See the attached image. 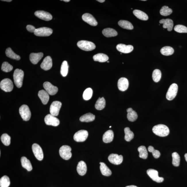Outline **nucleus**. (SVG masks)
<instances>
[{
  "instance_id": "aec40b11",
  "label": "nucleus",
  "mask_w": 187,
  "mask_h": 187,
  "mask_svg": "<svg viewBox=\"0 0 187 187\" xmlns=\"http://www.w3.org/2000/svg\"><path fill=\"white\" fill-rule=\"evenodd\" d=\"M53 66V62L51 57L47 56L45 57L42 62L40 67L42 69L45 70H50Z\"/></svg>"
},
{
  "instance_id": "7ed1b4c3",
  "label": "nucleus",
  "mask_w": 187,
  "mask_h": 187,
  "mask_svg": "<svg viewBox=\"0 0 187 187\" xmlns=\"http://www.w3.org/2000/svg\"><path fill=\"white\" fill-rule=\"evenodd\" d=\"M77 46L79 48L85 51H90L95 49L96 46L92 42L81 40L77 43Z\"/></svg>"
},
{
  "instance_id": "f704fd0d",
  "label": "nucleus",
  "mask_w": 187,
  "mask_h": 187,
  "mask_svg": "<svg viewBox=\"0 0 187 187\" xmlns=\"http://www.w3.org/2000/svg\"><path fill=\"white\" fill-rule=\"evenodd\" d=\"M5 53L6 56L10 58L18 60H20L21 59L20 56L15 53L11 48L7 49Z\"/></svg>"
},
{
  "instance_id": "9d476101",
  "label": "nucleus",
  "mask_w": 187,
  "mask_h": 187,
  "mask_svg": "<svg viewBox=\"0 0 187 187\" xmlns=\"http://www.w3.org/2000/svg\"><path fill=\"white\" fill-rule=\"evenodd\" d=\"M32 149L36 159L42 161L43 158V153L41 146L38 144H34L32 146Z\"/></svg>"
},
{
  "instance_id": "49530a36",
  "label": "nucleus",
  "mask_w": 187,
  "mask_h": 187,
  "mask_svg": "<svg viewBox=\"0 0 187 187\" xmlns=\"http://www.w3.org/2000/svg\"><path fill=\"white\" fill-rule=\"evenodd\" d=\"M1 70L5 72H11L13 69V67L8 62H4L2 64Z\"/></svg>"
},
{
  "instance_id": "79ce46f5",
  "label": "nucleus",
  "mask_w": 187,
  "mask_h": 187,
  "mask_svg": "<svg viewBox=\"0 0 187 187\" xmlns=\"http://www.w3.org/2000/svg\"><path fill=\"white\" fill-rule=\"evenodd\" d=\"M161 71L158 69L155 70L153 72L152 78L154 82H159L161 80Z\"/></svg>"
},
{
  "instance_id": "412c9836",
  "label": "nucleus",
  "mask_w": 187,
  "mask_h": 187,
  "mask_svg": "<svg viewBox=\"0 0 187 187\" xmlns=\"http://www.w3.org/2000/svg\"><path fill=\"white\" fill-rule=\"evenodd\" d=\"M77 172L80 176H83L86 173L87 167L85 162L81 161L78 163L77 167Z\"/></svg>"
},
{
  "instance_id": "0eeeda50",
  "label": "nucleus",
  "mask_w": 187,
  "mask_h": 187,
  "mask_svg": "<svg viewBox=\"0 0 187 187\" xmlns=\"http://www.w3.org/2000/svg\"><path fill=\"white\" fill-rule=\"evenodd\" d=\"M0 87L1 90L5 92H11L13 89V82L9 79H4L0 83Z\"/></svg>"
},
{
  "instance_id": "a18cd8bd",
  "label": "nucleus",
  "mask_w": 187,
  "mask_h": 187,
  "mask_svg": "<svg viewBox=\"0 0 187 187\" xmlns=\"http://www.w3.org/2000/svg\"><path fill=\"white\" fill-rule=\"evenodd\" d=\"M92 90L90 88H88L86 89L84 91L83 94V97L85 100H88L90 99L92 97Z\"/></svg>"
},
{
  "instance_id": "a19ab883",
  "label": "nucleus",
  "mask_w": 187,
  "mask_h": 187,
  "mask_svg": "<svg viewBox=\"0 0 187 187\" xmlns=\"http://www.w3.org/2000/svg\"><path fill=\"white\" fill-rule=\"evenodd\" d=\"M172 164L173 166L178 167L180 165V156L177 152L173 153L172 154Z\"/></svg>"
},
{
  "instance_id": "864d4df0",
  "label": "nucleus",
  "mask_w": 187,
  "mask_h": 187,
  "mask_svg": "<svg viewBox=\"0 0 187 187\" xmlns=\"http://www.w3.org/2000/svg\"><path fill=\"white\" fill-rule=\"evenodd\" d=\"M2 1H7V2H11V1H12L11 0H4V1H3L2 0Z\"/></svg>"
},
{
  "instance_id": "6ab92c4d",
  "label": "nucleus",
  "mask_w": 187,
  "mask_h": 187,
  "mask_svg": "<svg viewBox=\"0 0 187 187\" xmlns=\"http://www.w3.org/2000/svg\"><path fill=\"white\" fill-rule=\"evenodd\" d=\"M118 51L124 53H128L134 50V47L131 45H126L123 44H119L117 46Z\"/></svg>"
},
{
  "instance_id": "b1692460",
  "label": "nucleus",
  "mask_w": 187,
  "mask_h": 187,
  "mask_svg": "<svg viewBox=\"0 0 187 187\" xmlns=\"http://www.w3.org/2000/svg\"><path fill=\"white\" fill-rule=\"evenodd\" d=\"M38 95L43 104L46 105L48 103L49 99V94L46 91L44 90H40L38 92Z\"/></svg>"
},
{
  "instance_id": "4be33fe9",
  "label": "nucleus",
  "mask_w": 187,
  "mask_h": 187,
  "mask_svg": "<svg viewBox=\"0 0 187 187\" xmlns=\"http://www.w3.org/2000/svg\"><path fill=\"white\" fill-rule=\"evenodd\" d=\"M43 54L42 53H32L30 55V61L33 64H36L43 58Z\"/></svg>"
},
{
  "instance_id": "f257e3e1",
  "label": "nucleus",
  "mask_w": 187,
  "mask_h": 187,
  "mask_svg": "<svg viewBox=\"0 0 187 187\" xmlns=\"http://www.w3.org/2000/svg\"><path fill=\"white\" fill-rule=\"evenodd\" d=\"M153 132L158 136L164 137L169 134V130L167 126L164 124H159L153 127Z\"/></svg>"
},
{
  "instance_id": "2f4dec72",
  "label": "nucleus",
  "mask_w": 187,
  "mask_h": 187,
  "mask_svg": "<svg viewBox=\"0 0 187 187\" xmlns=\"http://www.w3.org/2000/svg\"><path fill=\"white\" fill-rule=\"evenodd\" d=\"M95 119V116L92 113L86 114L80 118V121L82 122H89L93 121Z\"/></svg>"
},
{
  "instance_id": "13d9d810",
  "label": "nucleus",
  "mask_w": 187,
  "mask_h": 187,
  "mask_svg": "<svg viewBox=\"0 0 187 187\" xmlns=\"http://www.w3.org/2000/svg\"><path fill=\"white\" fill-rule=\"evenodd\" d=\"M107 62H108V63H109V61H107Z\"/></svg>"
},
{
  "instance_id": "473e14b6",
  "label": "nucleus",
  "mask_w": 187,
  "mask_h": 187,
  "mask_svg": "<svg viewBox=\"0 0 187 187\" xmlns=\"http://www.w3.org/2000/svg\"><path fill=\"white\" fill-rule=\"evenodd\" d=\"M118 24L121 27L127 30H132L134 28L133 25L130 22L126 20H120Z\"/></svg>"
},
{
  "instance_id": "a211bd4d",
  "label": "nucleus",
  "mask_w": 187,
  "mask_h": 187,
  "mask_svg": "<svg viewBox=\"0 0 187 187\" xmlns=\"http://www.w3.org/2000/svg\"><path fill=\"white\" fill-rule=\"evenodd\" d=\"M129 81L124 77H122L118 80L117 82L118 87L121 91H124L127 90L129 87Z\"/></svg>"
},
{
  "instance_id": "58836bf2",
  "label": "nucleus",
  "mask_w": 187,
  "mask_h": 187,
  "mask_svg": "<svg viewBox=\"0 0 187 187\" xmlns=\"http://www.w3.org/2000/svg\"><path fill=\"white\" fill-rule=\"evenodd\" d=\"M68 65L66 61L62 62L61 67L60 73L62 76H67L68 73Z\"/></svg>"
},
{
  "instance_id": "cd10ccee",
  "label": "nucleus",
  "mask_w": 187,
  "mask_h": 187,
  "mask_svg": "<svg viewBox=\"0 0 187 187\" xmlns=\"http://www.w3.org/2000/svg\"><path fill=\"white\" fill-rule=\"evenodd\" d=\"M133 13L136 18L143 21H146L148 19L147 15L140 10L136 9L133 11Z\"/></svg>"
},
{
  "instance_id": "c85d7f7f",
  "label": "nucleus",
  "mask_w": 187,
  "mask_h": 187,
  "mask_svg": "<svg viewBox=\"0 0 187 187\" xmlns=\"http://www.w3.org/2000/svg\"><path fill=\"white\" fill-rule=\"evenodd\" d=\"M103 34L107 38L117 36V33L115 30L111 28H106L102 31Z\"/></svg>"
},
{
  "instance_id": "393cba45",
  "label": "nucleus",
  "mask_w": 187,
  "mask_h": 187,
  "mask_svg": "<svg viewBox=\"0 0 187 187\" xmlns=\"http://www.w3.org/2000/svg\"><path fill=\"white\" fill-rule=\"evenodd\" d=\"M114 133L112 130H109L106 131L103 136V140L105 143L112 142L113 140Z\"/></svg>"
},
{
  "instance_id": "6e6552de",
  "label": "nucleus",
  "mask_w": 187,
  "mask_h": 187,
  "mask_svg": "<svg viewBox=\"0 0 187 187\" xmlns=\"http://www.w3.org/2000/svg\"><path fill=\"white\" fill-rule=\"evenodd\" d=\"M53 32L51 28L47 27H42L37 28L35 30L34 34L37 36H48L51 35Z\"/></svg>"
},
{
  "instance_id": "c756f323",
  "label": "nucleus",
  "mask_w": 187,
  "mask_h": 187,
  "mask_svg": "<svg viewBox=\"0 0 187 187\" xmlns=\"http://www.w3.org/2000/svg\"><path fill=\"white\" fill-rule=\"evenodd\" d=\"M99 164L101 165L100 169L101 172L103 175L105 176H109L112 174V172L105 163L100 162Z\"/></svg>"
},
{
  "instance_id": "6e6d98bb",
  "label": "nucleus",
  "mask_w": 187,
  "mask_h": 187,
  "mask_svg": "<svg viewBox=\"0 0 187 187\" xmlns=\"http://www.w3.org/2000/svg\"><path fill=\"white\" fill-rule=\"evenodd\" d=\"M63 1L65 2H68L70 1V0H63Z\"/></svg>"
},
{
  "instance_id": "72a5a7b5",
  "label": "nucleus",
  "mask_w": 187,
  "mask_h": 187,
  "mask_svg": "<svg viewBox=\"0 0 187 187\" xmlns=\"http://www.w3.org/2000/svg\"><path fill=\"white\" fill-rule=\"evenodd\" d=\"M105 100L103 97H99L95 104V107L97 110H101L104 109L105 106Z\"/></svg>"
},
{
  "instance_id": "e433bc0d",
  "label": "nucleus",
  "mask_w": 187,
  "mask_h": 187,
  "mask_svg": "<svg viewBox=\"0 0 187 187\" xmlns=\"http://www.w3.org/2000/svg\"><path fill=\"white\" fill-rule=\"evenodd\" d=\"M174 50L173 48L169 46H166L161 49V53L163 55L168 56L173 55L174 53Z\"/></svg>"
},
{
  "instance_id": "de8ad7c7",
  "label": "nucleus",
  "mask_w": 187,
  "mask_h": 187,
  "mask_svg": "<svg viewBox=\"0 0 187 187\" xmlns=\"http://www.w3.org/2000/svg\"><path fill=\"white\" fill-rule=\"evenodd\" d=\"M174 30L178 33H187V28L183 25H176L175 26Z\"/></svg>"
},
{
  "instance_id": "3c124183",
  "label": "nucleus",
  "mask_w": 187,
  "mask_h": 187,
  "mask_svg": "<svg viewBox=\"0 0 187 187\" xmlns=\"http://www.w3.org/2000/svg\"><path fill=\"white\" fill-rule=\"evenodd\" d=\"M97 1L100 3H103L105 1V0H98Z\"/></svg>"
},
{
  "instance_id": "f03ea898",
  "label": "nucleus",
  "mask_w": 187,
  "mask_h": 187,
  "mask_svg": "<svg viewBox=\"0 0 187 187\" xmlns=\"http://www.w3.org/2000/svg\"><path fill=\"white\" fill-rule=\"evenodd\" d=\"M24 73L22 70L17 69L13 74L14 83L18 88H21L23 85Z\"/></svg>"
},
{
  "instance_id": "4c0bfd02",
  "label": "nucleus",
  "mask_w": 187,
  "mask_h": 187,
  "mask_svg": "<svg viewBox=\"0 0 187 187\" xmlns=\"http://www.w3.org/2000/svg\"><path fill=\"white\" fill-rule=\"evenodd\" d=\"M138 151L139 153V157L144 159L147 158L148 154L147 150L144 146H141L138 148Z\"/></svg>"
},
{
  "instance_id": "09e8293b",
  "label": "nucleus",
  "mask_w": 187,
  "mask_h": 187,
  "mask_svg": "<svg viewBox=\"0 0 187 187\" xmlns=\"http://www.w3.org/2000/svg\"><path fill=\"white\" fill-rule=\"evenodd\" d=\"M148 151L149 152L152 153L153 155L155 158H158L161 156V153L159 151L155 149L152 146H149L148 147Z\"/></svg>"
},
{
  "instance_id": "f8f14e48",
  "label": "nucleus",
  "mask_w": 187,
  "mask_h": 187,
  "mask_svg": "<svg viewBox=\"0 0 187 187\" xmlns=\"http://www.w3.org/2000/svg\"><path fill=\"white\" fill-rule=\"evenodd\" d=\"M146 173L151 179L156 182L161 183L164 181V178L162 177H160L158 176V171L156 170L148 169L146 171Z\"/></svg>"
},
{
  "instance_id": "37998d69",
  "label": "nucleus",
  "mask_w": 187,
  "mask_h": 187,
  "mask_svg": "<svg viewBox=\"0 0 187 187\" xmlns=\"http://www.w3.org/2000/svg\"><path fill=\"white\" fill-rule=\"evenodd\" d=\"M172 10L167 6H164L160 10V13L161 16H167L172 13Z\"/></svg>"
},
{
  "instance_id": "c9c22d12",
  "label": "nucleus",
  "mask_w": 187,
  "mask_h": 187,
  "mask_svg": "<svg viewBox=\"0 0 187 187\" xmlns=\"http://www.w3.org/2000/svg\"><path fill=\"white\" fill-rule=\"evenodd\" d=\"M125 134L124 139L126 141L129 142L134 138V134L130 129L128 127L125 128L124 129Z\"/></svg>"
},
{
  "instance_id": "4d7b16f0",
  "label": "nucleus",
  "mask_w": 187,
  "mask_h": 187,
  "mask_svg": "<svg viewBox=\"0 0 187 187\" xmlns=\"http://www.w3.org/2000/svg\"><path fill=\"white\" fill-rule=\"evenodd\" d=\"M109 128H111V126H110V127H109Z\"/></svg>"
},
{
  "instance_id": "1a4fd4ad",
  "label": "nucleus",
  "mask_w": 187,
  "mask_h": 187,
  "mask_svg": "<svg viewBox=\"0 0 187 187\" xmlns=\"http://www.w3.org/2000/svg\"><path fill=\"white\" fill-rule=\"evenodd\" d=\"M88 132L85 130H80L75 133L74 136V140L77 142L85 141L88 136Z\"/></svg>"
},
{
  "instance_id": "20e7f679",
  "label": "nucleus",
  "mask_w": 187,
  "mask_h": 187,
  "mask_svg": "<svg viewBox=\"0 0 187 187\" xmlns=\"http://www.w3.org/2000/svg\"><path fill=\"white\" fill-rule=\"evenodd\" d=\"M71 151L72 148L70 146L64 145L60 148L59 153L61 157L64 159L68 160L72 157Z\"/></svg>"
},
{
  "instance_id": "ea45409f",
  "label": "nucleus",
  "mask_w": 187,
  "mask_h": 187,
  "mask_svg": "<svg viewBox=\"0 0 187 187\" xmlns=\"http://www.w3.org/2000/svg\"><path fill=\"white\" fill-rule=\"evenodd\" d=\"M10 184V179L7 176H4L0 179L1 187H8L9 186Z\"/></svg>"
},
{
  "instance_id": "a878e982",
  "label": "nucleus",
  "mask_w": 187,
  "mask_h": 187,
  "mask_svg": "<svg viewBox=\"0 0 187 187\" xmlns=\"http://www.w3.org/2000/svg\"><path fill=\"white\" fill-rule=\"evenodd\" d=\"M21 161L22 166L28 171H31L32 170V167L30 160L25 157H22L21 158Z\"/></svg>"
},
{
  "instance_id": "f3484780",
  "label": "nucleus",
  "mask_w": 187,
  "mask_h": 187,
  "mask_svg": "<svg viewBox=\"0 0 187 187\" xmlns=\"http://www.w3.org/2000/svg\"><path fill=\"white\" fill-rule=\"evenodd\" d=\"M82 19L84 21L92 26H96L97 25V22L95 18L91 14L89 13H85L82 17Z\"/></svg>"
},
{
  "instance_id": "c03bdc74",
  "label": "nucleus",
  "mask_w": 187,
  "mask_h": 187,
  "mask_svg": "<svg viewBox=\"0 0 187 187\" xmlns=\"http://www.w3.org/2000/svg\"><path fill=\"white\" fill-rule=\"evenodd\" d=\"M1 140L5 146H8L11 144V137L7 134H3L1 136Z\"/></svg>"
},
{
  "instance_id": "39448f33",
  "label": "nucleus",
  "mask_w": 187,
  "mask_h": 187,
  "mask_svg": "<svg viewBox=\"0 0 187 187\" xmlns=\"http://www.w3.org/2000/svg\"><path fill=\"white\" fill-rule=\"evenodd\" d=\"M19 113L23 120L28 121L31 118V111L28 105H23L21 106L19 109Z\"/></svg>"
},
{
  "instance_id": "5701e85b",
  "label": "nucleus",
  "mask_w": 187,
  "mask_h": 187,
  "mask_svg": "<svg viewBox=\"0 0 187 187\" xmlns=\"http://www.w3.org/2000/svg\"><path fill=\"white\" fill-rule=\"evenodd\" d=\"M159 23L163 24V28H167L168 31H171L173 29V22L170 19H162L159 21Z\"/></svg>"
},
{
  "instance_id": "ddd939ff",
  "label": "nucleus",
  "mask_w": 187,
  "mask_h": 187,
  "mask_svg": "<svg viewBox=\"0 0 187 187\" xmlns=\"http://www.w3.org/2000/svg\"><path fill=\"white\" fill-rule=\"evenodd\" d=\"M61 105V103L58 101L52 103L50 109V114L55 117L58 116Z\"/></svg>"
},
{
  "instance_id": "8fccbe9b",
  "label": "nucleus",
  "mask_w": 187,
  "mask_h": 187,
  "mask_svg": "<svg viewBox=\"0 0 187 187\" xmlns=\"http://www.w3.org/2000/svg\"><path fill=\"white\" fill-rule=\"evenodd\" d=\"M26 28L28 31L31 33H34L35 30L36 29L34 26L30 25H28L26 26Z\"/></svg>"
},
{
  "instance_id": "7c9ffc66",
  "label": "nucleus",
  "mask_w": 187,
  "mask_h": 187,
  "mask_svg": "<svg viewBox=\"0 0 187 187\" xmlns=\"http://www.w3.org/2000/svg\"><path fill=\"white\" fill-rule=\"evenodd\" d=\"M93 59L95 61L104 62L107 61L109 57L105 54L100 53L94 55Z\"/></svg>"
},
{
  "instance_id": "4468645a",
  "label": "nucleus",
  "mask_w": 187,
  "mask_h": 187,
  "mask_svg": "<svg viewBox=\"0 0 187 187\" xmlns=\"http://www.w3.org/2000/svg\"><path fill=\"white\" fill-rule=\"evenodd\" d=\"M43 86L45 91L50 95H55L58 91V87L52 85L50 82H45Z\"/></svg>"
},
{
  "instance_id": "dca6fc26",
  "label": "nucleus",
  "mask_w": 187,
  "mask_h": 187,
  "mask_svg": "<svg viewBox=\"0 0 187 187\" xmlns=\"http://www.w3.org/2000/svg\"><path fill=\"white\" fill-rule=\"evenodd\" d=\"M108 160L109 162L113 164L118 165L122 163L123 161L122 155H119L117 154H111L109 156Z\"/></svg>"
},
{
  "instance_id": "bb28decb",
  "label": "nucleus",
  "mask_w": 187,
  "mask_h": 187,
  "mask_svg": "<svg viewBox=\"0 0 187 187\" xmlns=\"http://www.w3.org/2000/svg\"><path fill=\"white\" fill-rule=\"evenodd\" d=\"M128 112L127 117L128 120L131 122H134L137 119L138 116L137 113L131 108L127 109Z\"/></svg>"
},
{
  "instance_id": "423d86ee",
  "label": "nucleus",
  "mask_w": 187,
  "mask_h": 187,
  "mask_svg": "<svg viewBox=\"0 0 187 187\" xmlns=\"http://www.w3.org/2000/svg\"><path fill=\"white\" fill-rule=\"evenodd\" d=\"M178 87L176 83L172 84L170 86L166 95V99L168 100H173L176 97L178 92Z\"/></svg>"
},
{
  "instance_id": "603ef678",
  "label": "nucleus",
  "mask_w": 187,
  "mask_h": 187,
  "mask_svg": "<svg viewBox=\"0 0 187 187\" xmlns=\"http://www.w3.org/2000/svg\"><path fill=\"white\" fill-rule=\"evenodd\" d=\"M126 187H138L137 186H135V185H129V186H127Z\"/></svg>"
},
{
  "instance_id": "5fc2aeb1",
  "label": "nucleus",
  "mask_w": 187,
  "mask_h": 187,
  "mask_svg": "<svg viewBox=\"0 0 187 187\" xmlns=\"http://www.w3.org/2000/svg\"><path fill=\"white\" fill-rule=\"evenodd\" d=\"M184 157L185 159L186 160V161L187 162V153L185 155Z\"/></svg>"
},
{
  "instance_id": "2eb2a0df",
  "label": "nucleus",
  "mask_w": 187,
  "mask_h": 187,
  "mask_svg": "<svg viewBox=\"0 0 187 187\" xmlns=\"http://www.w3.org/2000/svg\"><path fill=\"white\" fill-rule=\"evenodd\" d=\"M34 14L37 17L45 21H49L53 18V16L50 13L43 11H35Z\"/></svg>"
},
{
  "instance_id": "9b49d317",
  "label": "nucleus",
  "mask_w": 187,
  "mask_h": 187,
  "mask_svg": "<svg viewBox=\"0 0 187 187\" xmlns=\"http://www.w3.org/2000/svg\"><path fill=\"white\" fill-rule=\"evenodd\" d=\"M45 121L47 125L52 126L56 127L60 124V121L55 117V116L49 114L45 116Z\"/></svg>"
}]
</instances>
